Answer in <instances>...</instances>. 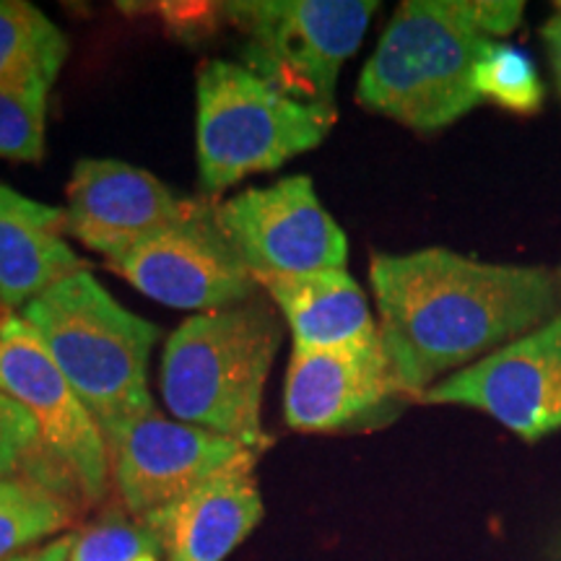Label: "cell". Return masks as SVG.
Returning a JSON list of instances; mask_svg holds the SVG:
<instances>
[{
	"instance_id": "obj_1",
	"label": "cell",
	"mask_w": 561,
	"mask_h": 561,
	"mask_svg": "<svg viewBox=\"0 0 561 561\" xmlns=\"http://www.w3.org/2000/svg\"><path fill=\"white\" fill-rule=\"evenodd\" d=\"M369 280L385 354L413 401L561 312L557 273L543 265L483 263L445 248L375 252Z\"/></svg>"
},
{
	"instance_id": "obj_2",
	"label": "cell",
	"mask_w": 561,
	"mask_h": 561,
	"mask_svg": "<svg viewBox=\"0 0 561 561\" xmlns=\"http://www.w3.org/2000/svg\"><path fill=\"white\" fill-rule=\"evenodd\" d=\"M523 11V0H405L362 70L356 102L416 133L447 128L481 104L476 62Z\"/></svg>"
},
{
	"instance_id": "obj_3",
	"label": "cell",
	"mask_w": 561,
	"mask_h": 561,
	"mask_svg": "<svg viewBox=\"0 0 561 561\" xmlns=\"http://www.w3.org/2000/svg\"><path fill=\"white\" fill-rule=\"evenodd\" d=\"M280 325L268 305L244 301L180 322L161 356V398L182 424L221 434L252 453L271 445L263 392Z\"/></svg>"
},
{
	"instance_id": "obj_4",
	"label": "cell",
	"mask_w": 561,
	"mask_h": 561,
	"mask_svg": "<svg viewBox=\"0 0 561 561\" xmlns=\"http://www.w3.org/2000/svg\"><path fill=\"white\" fill-rule=\"evenodd\" d=\"M21 318L66 375L104 437L153 409L149 359L159 328L125 310L91 271L62 278Z\"/></svg>"
},
{
	"instance_id": "obj_5",
	"label": "cell",
	"mask_w": 561,
	"mask_h": 561,
	"mask_svg": "<svg viewBox=\"0 0 561 561\" xmlns=\"http://www.w3.org/2000/svg\"><path fill=\"white\" fill-rule=\"evenodd\" d=\"M333 123L335 107L291 100L242 62H203L195 121L201 185L224 193L250 174L278 170L318 149Z\"/></svg>"
},
{
	"instance_id": "obj_6",
	"label": "cell",
	"mask_w": 561,
	"mask_h": 561,
	"mask_svg": "<svg viewBox=\"0 0 561 561\" xmlns=\"http://www.w3.org/2000/svg\"><path fill=\"white\" fill-rule=\"evenodd\" d=\"M380 3L375 0H244L221 11L244 32L242 66L291 100L335 107V83Z\"/></svg>"
},
{
	"instance_id": "obj_7",
	"label": "cell",
	"mask_w": 561,
	"mask_h": 561,
	"mask_svg": "<svg viewBox=\"0 0 561 561\" xmlns=\"http://www.w3.org/2000/svg\"><path fill=\"white\" fill-rule=\"evenodd\" d=\"M0 392L30 411L39 445L30 476L70 491L87 504L102 502L110 483L107 442L66 375L21 314L0 318ZM24 471V473H26Z\"/></svg>"
},
{
	"instance_id": "obj_8",
	"label": "cell",
	"mask_w": 561,
	"mask_h": 561,
	"mask_svg": "<svg viewBox=\"0 0 561 561\" xmlns=\"http://www.w3.org/2000/svg\"><path fill=\"white\" fill-rule=\"evenodd\" d=\"M216 221L257 284L346 268L348 240L307 174L252 187L216 206Z\"/></svg>"
},
{
	"instance_id": "obj_9",
	"label": "cell",
	"mask_w": 561,
	"mask_h": 561,
	"mask_svg": "<svg viewBox=\"0 0 561 561\" xmlns=\"http://www.w3.org/2000/svg\"><path fill=\"white\" fill-rule=\"evenodd\" d=\"M411 401L385 354L382 335L343 348H294L284 388V416L294 432L380 430Z\"/></svg>"
},
{
	"instance_id": "obj_10",
	"label": "cell",
	"mask_w": 561,
	"mask_h": 561,
	"mask_svg": "<svg viewBox=\"0 0 561 561\" xmlns=\"http://www.w3.org/2000/svg\"><path fill=\"white\" fill-rule=\"evenodd\" d=\"M416 403L489 413L525 442L561 430V312L471 367L432 385Z\"/></svg>"
},
{
	"instance_id": "obj_11",
	"label": "cell",
	"mask_w": 561,
	"mask_h": 561,
	"mask_svg": "<svg viewBox=\"0 0 561 561\" xmlns=\"http://www.w3.org/2000/svg\"><path fill=\"white\" fill-rule=\"evenodd\" d=\"M115 268L159 305L198 314L244 305L257 286L216 221V206L206 201H193L178 224L133 250Z\"/></svg>"
},
{
	"instance_id": "obj_12",
	"label": "cell",
	"mask_w": 561,
	"mask_h": 561,
	"mask_svg": "<svg viewBox=\"0 0 561 561\" xmlns=\"http://www.w3.org/2000/svg\"><path fill=\"white\" fill-rule=\"evenodd\" d=\"M104 442L121 500L138 517L178 500L248 453L240 442L164 419L159 411L128 421Z\"/></svg>"
},
{
	"instance_id": "obj_13",
	"label": "cell",
	"mask_w": 561,
	"mask_h": 561,
	"mask_svg": "<svg viewBox=\"0 0 561 561\" xmlns=\"http://www.w3.org/2000/svg\"><path fill=\"white\" fill-rule=\"evenodd\" d=\"M191 206L151 172L115 159H81L68 182V234L117 265Z\"/></svg>"
},
{
	"instance_id": "obj_14",
	"label": "cell",
	"mask_w": 561,
	"mask_h": 561,
	"mask_svg": "<svg viewBox=\"0 0 561 561\" xmlns=\"http://www.w3.org/2000/svg\"><path fill=\"white\" fill-rule=\"evenodd\" d=\"M255 455L248 450L208 481L140 517L167 561H224L255 530L263 517Z\"/></svg>"
},
{
	"instance_id": "obj_15",
	"label": "cell",
	"mask_w": 561,
	"mask_h": 561,
	"mask_svg": "<svg viewBox=\"0 0 561 561\" xmlns=\"http://www.w3.org/2000/svg\"><path fill=\"white\" fill-rule=\"evenodd\" d=\"M66 208L47 206L0 182V301L24 310L62 278L89 271L66 242Z\"/></svg>"
},
{
	"instance_id": "obj_16",
	"label": "cell",
	"mask_w": 561,
	"mask_h": 561,
	"mask_svg": "<svg viewBox=\"0 0 561 561\" xmlns=\"http://www.w3.org/2000/svg\"><path fill=\"white\" fill-rule=\"evenodd\" d=\"M294 335V348L356 346L380 335L367 294L346 268L261 280Z\"/></svg>"
},
{
	"instance_id": "obj_17",
	"label": "cell",
	"mask_w": 561,
	"mask_h": 561,
	"mask_svg": "<svg viewBox=\"0 0 561 561\" xmlns=\"http://www.w3.org/2000/svg\"><path fill=\"white\" fill-rule=\"evenodd\" d=\"M68 58V39L24 0H0V87L47 91Z\"/></svg>"
},
{
	"instance_id": "obj_18",
	"label": "cell",
	"mask_w": 561,
	"mask_h": 561,
	"mask_svg": "<svg viewBox=\"0 0 561 561\" xmlns=\"http://www.w3.org/2000/svg\"><path fill=\"white\" fill-rule=\"evenodd\" d=\"M73 523V500L30 473L0 479V561Z\"/></svg>"
},
{
	"instance_id": "obj_19",
	"label": "cell",
	"mask_w": 561,
	"mask_h": 561,
	"mask_svg": "<svg viewBox=\"0 0 561 561\" xmlns=\"http://www.w3.org/2000/svg\"><path fill=\"white\" fill-rule=\"evenodd\" d=\"M476 94L520 115H533L543 104V83L523 50L502 42H491L473 70Z\"/></svg>"
},
{
	"instance_id": "obj_20",
	"label": "cell",
	"mask_w": 561,
	"mask_h": 561,
	"mask_svg": "<svg viewBox=\"0 0 561 561\" xmlns=\"http://www.w3.org/2000/svg\"><path fill=\"white\" fill-rule=\"evenodd\" d=\"M47 91L0 87V159L39 161L45 153Z\"/></svg>"
},
{
	"instance_id": "obj_21",
	"label": "cell",
	"mask_w": 561,
	"mask_h": 561,
	"mask_svg": "<svg viewBox=\"0 0 561 561\" xmlns=\"http://www.w3.org/2000/svg\"><path fill=\"white\" fill-rule=\"evenodd\" d=\"M157 553L159 546L144 523L107 515L70 538L68 561H138Z\"/></svg>"
},
{
	"instance_id": "obj_22",
	"label": "cell",
	"mask_w": 561,
	"mask_h": 561,
	"mask_svg": "<svg viewBox=\"0 0 561 561\" xmlns=\"http://www.w3.org/2000/svg\"><path fill=\"white\" fill-rule=\"evenodd\" d=\"M37 424L24 405L0 392V479L24 473L37 455Z\"/></svg>"
},
{
	"instance_id": "obj_23",
	"label": "cell",
	"mask_w": 561,
	"mask_h": 561,
	"mask_svg": "<svg viewBox=\"0 0 561 561\" xmlns=\"http://www.w3.org/2000/svg\"><path fill=\"white\" fill-rule=\"evenodd\" d=\"M543 42L549 47L553 73H557V83L561 91V3L557 5V13L543 24Z\"/></svg>"
},
{
	"instance_id": "obj_24",
	"label": "cell",
	"mask_w": 561,
	"mask_h": 561,
	"mask_svg": "<svg viewBox=\"0 0 561 561\" xmlns=\"http://www.w3.org/2000/svg\"><path fill=\"white\" fill-rule=\"evenodd\" d=\"M68 553H70V536L50 541L47 546H42V549L19 553V557H11L5 561H68Z\"/></svg>"
},
{
	"instance_id": "obj_25",
	"label": "cell",
	"mask_w": 561,
	"mask_h": 561,
	"mask_svg": "<svg viewBox=\"0 0 561 561\" xmlns=\"http://www.w3.org/2000/svg\"><path fill=\"white\" fill-rule=\"evenodd\" d=\"M553 561H561V538H559L557 549H553Z\"/></svg>"
},
{
	"instance_id": "obj_26",
	"label": "cell",
	"mask_w": 561,
	"mask_h": 561,
	"mask_svg": "<svg viewBox=\"0 0 561 561\" xmlns=\"http://www.w3.org/2000/svg\"><path fill=\"white\" fill-rule=\"evenodd\" d=\"M557 284H559V294H561V265L557 268Z\"/></svg>"
},
{
	"instance_id": "obj_27",
	"label": "cell",
	"mask_w": 561,
	"mask_h": 561,
	"mask_svg": "<svg viewBox=\"0 0 561 561\" xmlns=\"http://www.w3.org/2000/svg\"><path fill=\"white\" fill-rule=\"evenodd\" d=\"M138 561H159L157 557H144V559H138Z\"/></svg>"
}]
</instances>
